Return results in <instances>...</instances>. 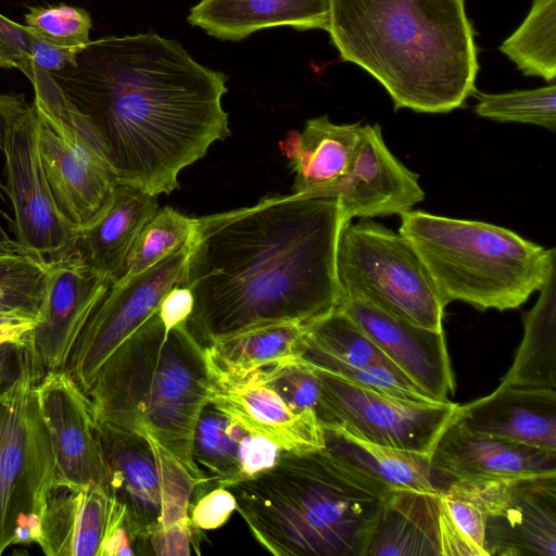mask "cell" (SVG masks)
Wrapping results in <instances>:
<instances>
[{
	"label": "cell",
	"mask_w": 556,
	"mask_h": 556,
	"mask_svg": "<svg viewBox=\"0 0 556 556\" xmlns=\"http://www.w3.org/2000/svg\"><path fill=\"white\" fill-rule=\"evenodd\" d=\"M339 202L299 194L197 218L179 286L187 326L207 346L254 328L303 325L341 305Z\"/></svg>",
	"instance_id": "6da1fadb"
},
{
	"label": "cell",
	"mask_w": 556,
	"mask_h": 556,
	"mask_svg": "<svg viewBox=\"0 0 556 556\" xmlns=\"http://www.w3.org/2000/svg\"><path fill=\"white\" fill-rule=\"evenodd\" d=\"M87 121L118 181L150 194L230 135L226 76L155 33L90 41L76 64L50 73Z\"/></svg>",
	"instance_id": "7a4b0ae2"
},
{
	"label": "cell",
	"mask_w": 556,
	"mask_h": 556,
	"mask_svg": "<svg viewBox=\"0 0 556 556\" xmlns=\"http://www.w3.org/2000/svg\"><path fill=\"white\" fill-rule=\"evenodd\" d=\"M327 31L341 59L370 73L395 110L446 113L476 91L464 0H331Z\"/></svg>",
	"instance_id": "3957f363"
},
{
	"label": "cell",
	"mask_w": 556,
	"mask_h": 556,
	"mask_svg": "<svg viewBox=\"0 0 556 556\" xmlns=\"http://www.w3.org/2000/svg\"><path fill=\"white\" fill-rule=\"evenodd\" d=\"M227 489L254 539L277 556H366L389 486L326 447L282 451Z\"/></svg>",
	"instance_id": "277c9868"
},
{
	"label": "cell",
	"mask_w": 556,
	"mask_h": 556,
	"mask_svg": "<svg viewBox=\"0 0 556 556\" xmlns=\"http://www.w3.org/2000/svg\"><path fill=\"white\" fill-rule=\"evenodd\" d=\"M212 379L205 346L187 324L168 331L157 311L108 358L87 393L97 422L148 434L198 484L205 479L192 458V441Z\"/></svg>",
	"instance_id": "5b68a950"
},
{
	"label": "cell",
	"mask_w": 556,
	"mask_h": 556,
	"mask_svg": "<svg viewBox=\"0 0 556 556\" xmlns=\"http://www.w3.org/2000/svg\"><path fill=\"white\" fill-rule=\"evenodd\" d=\"M399 232L416 250L446 304L477 309L518 308L556 266L546 249L510 229L420 210L400 215Z\"/></svg>",
	"instance_id": "8992f818"
},
{
	"label": "cell",
	"mask_w": 556,
	"mask_h": 556,
	"mask_svg": "<svg viewBox=\"0 0 556 556\" xmlns=\"http://www.w3.org/2000/svg\"><path fill=\"white\" fill-rule=\"evenodd\" d=\"M20 71L34 89L37 147L55 203L76 229L84 227L110 204L117 174L51 74L31 63Z\"/></svg>",
	"instance_id": "52a82bcc"
},
{
	"label": "cell",
	"mask_w": 556,
	"mask_h": 556,
	"mask_svg": "<svg viewBox=\"0 0 556 556\" xmlns=\"http://www.w3.org/2000/svg\"><path fill=\"white\" fill-rule=\"evenodd\" d=\"M39 379L23 348L20 375L0 394V555L17 543L39 544L54 486V455L35 393Z\"/></svg>",
	"instance_id": "ba28073f"
},
{
	"label": "cell",
	"mask_w": 556,
	"mask_h": 556,
	"mask_svg": "<svg viewBox=\"0 0 556 556\" xmlns=\"http://www.w3.org/2000/svg\"><path fill=\"white\" fill-rule=\"evenodd\" d=\"M337 274L343 298L363 299L415 325L444 330L447 304L400 232L368 218L346 224L338 241Z\"/></svg>",
	"instance_id": "9c48e42d"
},
{
	"label": "cell",
	"mask_w": 556,
	"mask_h": 556,
	"mask_svg": "<svg viewBox=\"0 0 556 556\" xmlns=\"http://www.w3.org/2000/svg\"><path fill=\"white\" fill-rule=\"evenodd\" d=\"M108 486L123 506L138 554H151L159 529L191 521L198 484L184 466L148 434L97 422Z\"/></svg>",
	"instance_id": "30bf717a"
},
{
	"label": "cell",
	"mask_w": 556,
	"mask_h": 556,
	"mask_svg": "<svg viewBox=\"0 0 556 556\" xmlns=\"http://www.w3.org/2000/svg\"><path fill=\"white\" fill-rule=\"evenodd\" d=\"M312 366V365H311ZM319 380L321 425L368 442L431 456L460 404L418 402L381 393L312 366Z\"/></svg>",
	"instance_id": "8fae6325"
},
{
	"label": "cell",
	"mask_w": 556,
	"mask_h": 556,
	"mask_svg": "<svg viewBox=\"0 0 556 556\" xmlns=\"http://www.w3.org/2000/svg\"><path fill=\"white\" fill-rule=\"evenodd\" d=\"M4 187L11 201L15 241L48 262L72 254L76 228L59 210L39 155L35 108L28 103L8 123L2 138Z\"/></svg>",
	"instance_id": "7c38bea8"
},
{
	"label": "cell",
	"mask_w": 556,
	"mask_h": 556,
	"mask_svg": "<svg viewBox=\"0 0 556 556\" xmlns=\"http://www.w3.org/2000/svg\"><path fill=\"white\" fill-rule=\"evenodd\" d=\"M484 514L488 556H556V475L451 482Z\"/></svg>",
	"instance_id": "4fadbf2b"
},
{
	"label": "cell",
	"mask_w": 556,
	"mask_h": 556,
	"mask_svg": "<svg viewBox=\"0 0 556 556\" xmlns=\"http://www.w3.org/2000/svg\"><path fill=\"white\" fill-rule=\"evenodd\" d=\"M188 248L189 244L143 273L110 286L79 334L65 368L86 393L108 358L179 285Z\"/></svg>",
	"instance_id": "5bb4252c"
},
{
	"label": "cell",
	"mask_w": 556,
	"mask_h": 556,
	"mask_svg": "<svg viewBox=\"0 0 556 556\" xmlns=\"http://www.w3.org/2000/svg\"><path fill=\"white\" fill-rule=\"evenodd\" d=\"M110 286L105 277L85 267L72 254L48 262L38 318L22 340L40 379L49 371L66 368L79 334Z\"/></svg>",
	"instance_id": "9a60e30c"
},
{
	"label": "cell",
	"mask_w": 556,
	"mask_h": 556,
	"mask_svg": "<svg viewBox=\"0 0 556 556\" xmlns=\"http://www.w3.org/2000/svg\"><path fill=\"white\" fill-rule=\"evenodd\" d=\"M48 556L138 555L125 511L108 484H54L38 544Z\"/></svg>",
	"instance_id": "2e32d148"
},
{
	"label": "cell",
	"mask_w": 556,
	"mask_h": 556,
	"mask_svg": "<svg viewBox=\"0 0 556 556\" xmlns=\"http://www.w3.org/2000/svg\"><path fill=\"white\" fill-rule=\"evenodd\" d=\"M36 399L55 462L54 484H108V468L88 394L66 369L36 383Z\"/></svg>",
	"instance_id": "e0dca14e"
},
{
	"label": "cell",
	"mask_w": 556,
	"mask_h": 556,
	"mask_svg": "<svg viewBox=\"0 0 556 556\" xmlns=\"http://www.w3.org/2000/svg\"><path fill=\"white\" fill-rule=\"evenodd\" d=\"M323 198L337 199L344 220L401 215L425 199L418 175L387 148L381 128L362 125L344 175Z\"/></svg>",
	"instance_id": "ac0fdd59"
},
{
	"label": "cell",
	"mask_w": 556,
	"mask_h": 556,
	"mask_svg": "<svg viewBox=\"0 0 556 556\" xmlns=\"http://www.w3.org/2000/svg\"><path fill=\"white\" fill-rule=\"evenodd\" d=\"M206 358L212 379L210 402L281 451L325 447L324 428L316 412H299L289 406L266 382L261 369L231 372L215 365L207 355Z\"/></svg>",
	"instance_id": "d6986e66"
},
{
	"label": "cell",
	"mask_w": 556,
	"mask_h": 556,
	"mask_svg": "<svg viewBox=\"0 0 556 556\" xmlns=\"http://www.w3.org/2000/svg\"><path fill=\"white\" fill-rule=\"evenodd\" d=\"M339 307L414 383L438 402L450 401L455 379L444 330L415 325L358 298H343Z\"/></svg>",
	"instance_id": "ffe728a7"
},
{
	"label": "cell",
	"mask_w": 556,
	"mask_h": 556,
	"mask_svg": "<svg viewBox=\"0 0 556 556\" xmlns=\"http://www.w3.org/2000/svg\"><path fill=\"white\" fill-rule=\"evenodd\" d=\"M430 458L444 489L455 481L556 475V452L472 432L457 418L441 434Z\"/></svg>",
	"instance_id": "44dd1931"
},
{
	"label": "cell",
	"mask_w": 556,
	"mask_h": 556,
	"mask_svg": "<svg viewBox=\"0 0 556 556\" xmlns=\"http://www.w3.org/2000/svg\"><path fill=\"white\" fill-rule=\"evenodd\" d=\"M282 451L208 402L201 410L192 458L206 486L226 488L271 467Z\"/></svg>",
	"instance_id": "7402d4cb"
},
{
	"label": "cell",
	"mask_w": 556,
	"mask_h": 556,
	"mask_svg": "<svg viewBox=\"0 0 556 556\" xmlns=\"http://www.w3.org/2000/svg\"><path fill=\"white\" fill-rule=\"evenodd\" d=\"M457 420L472 432L556 452V390L500 384L460 405Z\"/></svg>",
	"instance_id": "603a6c76"
},
{
	"label": "cell",
	"mask_w": 556,
	"mask_h": 556,
	"mask_svg": "<svg viewBox=\"0 0 556 556\" xmlns=\"http://www.w3.org/2000/svg\"><path fill=\"white\" fill-rule=\"evenodd\" d=\"M157 210L156 195L118 182L100 216L75 230L72 255L111 285L122 280L139 232Z\"/></svg>",
	"instance_id": "cb8c5ba5"
},
{
	"label": "cell",
	"mask_w": 556,
	"mask_h": 556,
	"mask_svg": "<svg viewBox=\"0 0 556 556\" xmlns=\"http://www.w3.org/2000/svg\"><path fill=\"white\" fill-rule=\"evenodd\" d=\"M331 0H201L188 22L222 40H240L269 27L328 30Z\"/></svg>",
	"instance_id": "d4e9b609"
},
{
	"label": "cell",
	"mask_w": 556,
	"mask_h": 556,
	"mask_svg": "<svg viewBox=\"0 0 556 556\" xmlns=\"http://www.w3.org/2000/svg\"><path fill=\"white\" fill-rule=\"evenodd\" d=\"M361 127L334 124L324 115L308 119L302 132L290 131L280 147L295 173L292 193L323 198L344 175Z\"/></svg>",
	"instance_id": "484cf974"
},
{
	"label": "cell",
	"mask_w": 556,
	"mask_h": 556,
	"mask_svg": "<svg viewBox=\"0 0 556 556\" xmlns=\"http://www.w3.org/2000/svg\"><path fill=\"white\" fill-rule=\"evenodd\" d=\"M439 492L390 488L366 556H440Z\"/></svg>",
	"instance_id": "4316f807"
},
{
	"label": "cell",
	"mask_w": 556,
	"mask_h": 556,
	"mask_svg": "<svg viewBox=\"0 0 556 556\" xmlns=\"http://www.w3.org/2000/svg\"><path fill=\"white\" fill-rule=\"evenodd\" d=\"M325 447L389 488L438 493L444 482L429 455L359 439L341 427L323 425Z\"/></svg>",
	"instance_id": "83f0119b"
},
{
	"label": "cell",
	"mask_w": 556,
	"mask_h": 556,
	"mask_svg": "<svg viewBox=\"0 0 556 556\" xmlns=\"http://www.w3.org/2000/svg\"><path fill=\"white\" fill-rule=\"evenodd\" d=\"M523 318L525 332L515 359L501 384L556 390V266Z\"/></svg>",
	"instance_id": "f1b7e54d"
},
{
	"label": "cell",
	"mask_w": 556,
	"mask_h": 556,
	"mask_svg": "<svg viewBox=\"0 0 556 556\" xmlns=\"http://www.w3.org/2000/svg\"><path fill=\"white\" fill-rule=\"evenodd\" d=\"M302 350V325L291 323L254 328L205 346L215 365L241 374L298 359Z\"/></svg>",
	"instance_id": "f546056e"
},
{
	"label": "cell",
	"mask_w": 556,
	"mask_h": 556,
	"mask_svg": "<svg viewBox=\"0 0 556 556\" xmlns=\"http://www.w3.org/2000/svg\"><path fill=\"white\" fill-rule=\"evenodd\" d=\"M302 329V353L319 354L354 367L386 366L400 369L340 307L303 324Z\"/></svg>",
	"instance_id": "4dcf8cb0"
},
{
	"label": "cell",
	"mask_w": 556,
	"mask_h": 556,
	"mask_svg": "<svg viewBox=\"0 0 556 556\" xmlns=\"http://www.w3.org/2000/svg\"><path fill=\"white\" fill-rule=\"evenodd\" d=\"M48 261L15 240L0 245V315L38 318Z\"/></svg>",
	"instance_id": "1f68e13d"
},
{
	"label": "cell",
	"mask_w": 556,
	"mask_h": 556,
	"mask_svg": "<svg viewBox=\"0 0 556 556\" xmlns=\"http://www.w3.org/2000/svg\"><path fill=\"white\" fill-rule=\"evenodd\" d=\"M528 76H556V0H533L523 23L500 47Z\"/></svg>",
	"instance_id": "d6a6232c"
},
{
	"label": "cell",
	"mask_w": 556,
	"mask_h": 556,
	"mask_svg": "<svg viewBox=\"0 0 556 556\" xmlns=\"http://www.w3.org/2000/svg\"><path fill=\"white\" fill-rule=\"evenodd\" d=\"M197 218H190L169 206L159 208L139 232L127 261L123 279L137 276L188 245Z\"/></svg>",
	"instance_id": "836d02e7"
},
{
	"label": "cell",
	"mask_w": 556,
	"mask_h": 556,
	"mask_svg": "<svg viewBox=\"0 0 556 556\" xmlns=\"http://www.w3.org/2000/svg\"><path fill=\"white\" fill-rule=\"evenodd\" d=\"M438 523L440 556H488L485 517L472 501L440 491Z\"/></svg>",
	"instance_id": "e575fe53"
},
{
	"label": "cell",
	"mask_w": 556,
	"mask_h": 556,
	"mask_svg": "<svg viewBox=\"0 0 556 556\" xmlns=\"http://www.w3.org/2000/svg\"><path fill=\"white\" fill-rule=\"evenodd\" d=\"M475 111L481 117L556 128V86L515 90L505 93L477 92Z\"/></svg>",
	"instance_id": "d590c367"
},
{
	"label": "cell",
	"mask_w": 556,
	"mask_h": 556,
	"mask_svg": "<svg viewBox=\"0 0 556 556\" xmlns=\"http://www.w3.org/2000/svg\"><path fill=\"white\" fill-rule=\"evenodd\" d=\"M300 358L314 367L381 393L410 401L438 402L396 368L354 367L311 352H303Z\"/></svg>",
	"instance_id": "8d00e7d4"
},
{
	"label": "cell",
	"mask_w": 556,
	"mask_h": 556,
	"mask_svg": "<svg viewBox=\"0 0 556 556\" xmlns=\"http://www.w3.org/2000/svg\"><path fill=\"white\" fill-rule=\"evenodd\" d=\"M25 26L34 35L64 48L83 50L91 41L89 12L64 3L30 8Z\"/></svg>",
	"instance_id": "74e56055"
},
{
	"label": "cell",
	"mask_w": 556,
	"mask_h": 556,
	"mask_svg": "<svg viewBox=\"0 0 556 556\" xmlns=\"http://www.w3.org/2000/svg\"><path fill=\"white\" fill-rule=\"evenodd\" d=\"M266 382L292 408L320 409V388L315 369L301 358L262 368Z\"/></svg>",
	"instance_id": "f35d334b"
},
{
	"label": "cell",
	"mask_w": 556,
	"mask_h": 556,
	"mask_svg": "<svg viewBox=\"0 0 556 556\" xmlns=\"http://www.w3.org/2000/svg\"><path fill=\"white\" fill-rule=\"evenodd\" d=\"M236 510V501L225 488H214L198 498L190 519L198 530H214L223 526Z\"/></svg>",
	"instance_id": "ab89813d"
},
{
	"label": "cell",
	"mask_w": 556,
	"mask_h": 556,
	"mask_svg": "<svg viewBox=\"0 0 556 556\" xmlns=\"http://www.w3.org/2000/svg\"><path fill=\"white\" fill-rule=\"evenodd\" d=\"M33 34L0 13V67L20 70L31 60Z\"/></svg>",
	"instance_id": "60d3db41"
},
{
	"label": "cell",
	"mask_w": 556,
	"mask_h": 556,
	"mask_svg": "<svg viewBox=\"0 0 556 556\" xmlns=\"http://www.w3.org/2000/svg\"><path fill=\"white\" fill-rule=\"evenodd\" d=\"M195 530L191 521L159 529L150 538L154 555H189L190 545H195Z\"/></svg>",
	"instance_id": "b9f144b4"
},
{
	"label": "cell",
	"mask_w": 556,
	"mask_h": 556,
	"mask_svg": "<svg viewBox=\"0 0 556 556\" xmlns=\"http://www.w3.org/2000/svg\"><path fill=\"white\" fill-rule=\"evenodd\" d=\"M81 51L53 45L33 34L30 63L41 71L54 73L74 66Z\"/></svg>",
	"instance_id": "7bdbcfd3"
},
{
	"label": "cell",
	"mask_w": 556,
	"mask_h": 556,
	"mask_svg": "<svg viewBox=\"0 0 556 556\" xmlns=\"http://www.w3.org/2000/svg\"><path fill=\"white\" fill-rule=\"evenodd\" d=\"M193 307V298L190 290L184 286L173 287L163 298L157 313L168 331L175 326L187 324Z\"/></svg>",
	"instance_id": "ee69618b"
},
{
	"label": "cell",
	"mask_w": 556,
	"mask_h": 556,
	"mask_svg": "<svg viewBox=\"0 0 556 556\" xmlns=\"http://www.w3.org/2000/svg\"><path fill=\"white\" fill-rule=\"evenodd\" d=\"M23 361V346L20 342H8L0 346V394L17 378Z\"/></svg>",
	"instance_id": "f6af8a7d"
},
{
	"label": "cell",
	"mask_w": 556,
	"mask_h": 556,
	"mask_svg": "<svg viewBox=\"0 0 556 556\" xmlns=\"http://www.w3.org/2000/svg\"><path fill=\"white\" fill-rule=\"evenodd\" d=\"M28 102L24 94L0 93V150L4 129L11 118L24 109Z\"/></svg>",
	"instance_id": "bcb514c9"
},
{
	"label": "cell",
	"mask_w": 556,
	"mask_h": 556,
	"mask_svg": "<svg viewBox=\"0 0 556 556\" xmlns=\"http://www.w3.org/2000/svg\"><path fill=\"white\" fill-rule=\"evenodd\" d=\"M36 321V319H17L0 324V346L8 342L22 341Z\"/></svg>",
	"instance_id": "7dc6e473"
},
{
	"label": "cell",
	"mask_w": 556,
	"mask_h": 556,
	"mask_svg": "<svg viewBox=\"0 0 556 556\" xmlns=\"http://www.w3.org/2000/svg\"><path fill=\"white\" fill-rule=\"evenodd\" d=\"M0 215H1V210H0ZM13 241L14 240L9 237V235L7 233V231L4 230V228L0 222V245L8 244Z\"/></svg>",
	"instance_id": "c3c4849f"
},
{
	"label": "cell",
	"mask_w": 556,
	"mask_h": 556,
	"mask_svg": "<svg viewBox=\"0 0 556 556\" xmlns=\"http://www.w3.org/2000/svg\"><path fill=\"white\" fill-rule=\"evenodd\" d=\"M17 319H35V318L18 316V315H0V324H4L8 321L17 320Z\"/></svg>",
	"instance_id": "681fc988"
}]
</instances>
